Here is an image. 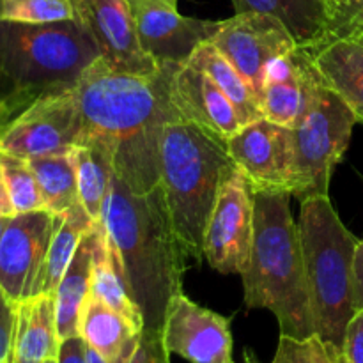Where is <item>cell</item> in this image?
I'll list each match as a JSON object with an SVG mask.
<instances>
[{
	"label": "cell",
	"instance_id": "cell-1",
	"mask_svg": "<svg viewBox=\"0 0 363 363\" xmlns=\"http://www.w3.org/2000/svg\"><path fill=\"white\" fill-rule=\"evenodd\" d=\"M172 69L162 66L155 74H130L98 59L73 87L80 142L101 138L110 144L113 172L133 194H149L160 184L162 131L167 123L181 119L170 103Z\"/></svg>",
	"mask_w": 363,
	"mask_h": 363
},
{
	"label": "cell",
	"instance_id": "cell-2",
	"mask_svg": "<svg viewBox=\"0 0 363 363\" xmlns=\"http://www.w3.org/2000/svg\"><path fill=\"white\" fill-rule=\"evenodd\" d=\"M101 223L121 262L144 330H162L167 308L183 293L186 254L174 233L162 186L138 195L112 174Z\"/></svg>",
	"mask_w": 363,
	"mask_h": 363
},
{
	"label": "cell",
	"instance_id": "cell-3",
	"mask_svg": "<svg viewBox=\"0 0 363 363\" xmlns=\"http://www.w3.org/2000/svg\"><path fill=\"white\" fill-rule=\"evenodd\" d=\"M289 191L254 190L255 230L250 264L241 275L247 308L273 312L280 335H315L301 250L300 227Z\"/></svg>",
	"mask_w": 363,
	"mask_h": 363
},
{
	"label": "cell",
	"instance_id": "cell-4",
	"mask_svg": "<svg viewBox=\"0 0 363 363\" xmlns=\"http://www.w3.org/2000/svg\"><path fill=\"white\" fill-rule=\"evenodd\" d=\"M236 163L225 142L195 124L170 121L160 144V186L174 233L190 261L204 259V233L220 190Z\"/></svg>",
	"mask_w": 363,
	"mask_h": 363
},
{
	"label": "cell",
	"instance_id": "cell-5",
	"mask_svg": "<svg viewBox=\"0 0 363 363\" xmlns=\"http://www.w3.org/2000/svg\"><path fill=\"white\" fill-rule=\"evenodd\" d=\"M99 59L77 20L53 23L0 21V80L23 105L73 89Z\"/></svg>",
	"mask_w": 363,
	"mask_h": 363
},
{
	"label": "cell",
	"instance_id": "cell-6",
	"mask_svg": "<svg viewBox=\"0 0 363 363\" xmlns=\"http://www.w3.org/2000/svg\"><path fill=\"white\" fill-rule=\"evenodd\" d=\"M298 227L315 335L342 350L354 315L353 261L358 240L344 225L328 195L301 201Z\"/></svg>",
	"mask_w": 363,
	"mask_h": 363
},
{
	"label": "cell",
	"instance_id": "cell-7",
	"mask_svg": "<svg viewBox=\"0 0 363 363\" xmlns=\"http://www.w3.org/2000/svg\"><path fill=\"white\" fill-rule=\"evenodd\" d=\"M357 123L353 110L323 84L303 119L293 128V197L305 201L328 195L332 174L346 155Z\"/></svg>",
	"mask_w": 363,
	"mask_h": 363
},
{
	"label": "cell",
	"instance_id": "cell-8",
	"mask_svg": "<svg viewBox=\"0 0 363 363\" xmlns=\"http://www.w3.org/2000/svg\"><path fill=\"white\" fill-rule=\"evenodd\" d=\"M254 188L240 167L220 190L204 233V259L223 275H243L250 264L255 230Z\"/></svg>",
	"mask_w": 363,
	"mask_h": 363
},
{
	"label": "cell",
	"instance_id": "cell-9",
	"mask_svg": "<svg viewBox=\"0 0 363 363\" xmlns=\"http://www.w3.org/2000/svg\"><path fill=\"white\" fill-rule=\"evenodd\" d=\"M82 123L73 89L32 101L0 130V149L20 158L67 152L80 142Z\"/></svg>",
	"mask_w": 363,
	"mask_h": 363
},
{
	"label": "cell",
	"instance_id": "cell-10",
	"mask_svg": "<svg viewBox=\"0 0 363 363\" xmlns=\"http://www.w3.org/2000/svg\"><path fill=\"white\" fill-rule=\"evenodd\" d=\"M57 215L48 209L16 213L0 240V287L14 301L41 294L43 272Z\"/></svg>",
	"mask_w": 363,
	"mask_h": 363
},
{
	"label": "cell",
	"instance_id": "cell-11",
	"mask_svg": "<svg viewBox=\"0 0 363 363\" xmlns=\"http://www.w3.org/2000/svg\"><path fill=\"white\" fill-rule=\"evenodd\" d=\"M74 20L98 48L110 69L130 74H155L160 67L142 48L137 18L130 0H71Z\"/></svg>",
	"mask_w": 363,
	"mask_h": 363
},
{
	"label": "cell",
	"instance_id": "cell-12",
	"mask_svg": "<svg viewBox=\"0 0 363 363\" xmlns=\"http://www.w3.org/2000/svg\"><path fill=\"white\" fill-rule=\"evenodd\" d=\"M209 43L243 74L257 98L268 64L298 48L289 30L277 18L262 13H236L229 20L220 21Z\"/></svg>",
	"mask_w": 363,
	"mask_h": 363
},
{
	"label": "cell",
	"instance_id": "cell-13",
	"mask_svg": "<svg viewBox=\"0 0 363 363\" xmlns=\"http://www.w3.org/2000/svg\"><path fill=\"white\" fill-rule=\"evenodd\" d=\"M227 152L254 190H284L293 195V130L261 119L245 124L227 140Z\"/></svg>",
	"mask_w": 363,
	"mask_h": 363
},
{
	"label": "cell",
	"instance_id": "cell-14",
	"mask_svg": "<svg viewBox=\"0 0 363 363\" xmlns=\"http://www.w3.org/2000/svg\"><path fill=\"white\" fill-rule=\"evenodd\" d=\"M162 335L170 354L190 363L233 362L230 319L201 307L184 293L170 300Z\"/></svg>",
	"mask_w": 363,
	"mask_h": 363
},
{
	"label": "cell",
	"instance_id": "cell-15",
	"mask_svg": "<svg viewBox=\"0 0 363 363\" xmlns=\"http://www.w3.org/2000/svg\"><path fill=\"white\" fill-rule=\"evenodd\" d=\"M323 78L314 64L312 52L298 46L268 64L262 82V117L293 130L311 108Z\"/></svg>",
	"mask_w": 363,
	"mask_h": 363
},
{
	"label": "cell",
	"instance_id": "cell-16",
	"mask_svg": "<svg viewBox=\"0 0 363 363\" xmlns=\"http://www.w3.org/2000/svg\"><path fill=\"white\" fill-rule=\"evenodd\" d=\"M169 92L170 103L181 121L195 124L225 144L243 128L236 106L225 92L190 62L174 66Z\"/></svg>",
	"mask_w": 363,
	"mask_h": 363
},
{
	"label": "cell",
	"instance_id": "cell-17",
	"mask_svg": "<svg viewBox=\"0 0 363 363\" xmlns=\"http://www.w3.org/2000/svg\"><path fill=\"white\" fill-rule=\"evenodd\" d=\"M133 11L142 48L158 66L188 62L197 46L211 41L220 27V21L183 16L169 7L138 6Z\"/></svg>",
	"mask_w": 363,
	"mask_h": 363
},
{
	"label": "cell",
	"instance_id": "cell-18",
	"mask_svg": "<svg viewBox=\"0 0 363 363\" xmlns=\"http://www.w3.org/2000/svg\"><path fill=\"white\" fill-rule=\"evenodd\" d=\"M59 344L53 294H39L16 303L11 363L57 360Z\"/></svg>",
	"mask_w": 363,
	"mask_h": 363
},
{
	"label": "cell",
	"instance_id": "cell-19",
	"mask_svg": "<svg viewBox=\"0 0 363 363\" xmlns=\"http://www.w3.org/2000/svg\"><path fill=\"white\" fill-rule=\"evenodd\" d=\"M323 84L340 96L363 123V45L335 39L311 50Z\"/></svg>",
	"mask_w": 363,
	"mask_h": 363
},
{
	"label": "cell",
	"instance_id": "cell-20",
	"mask_svg": "<svg viewBox=\"0 0 363 363\" xmlns=\"http://www.w3.org/2000/svg\"><path fill=\"white\" fill-rule=\"evenodd\" d=\"M98 225H92L82 238L69 266L64 272L55 293V315L59 339L78 335V319L84 301L91 294L92 255H94Z\"/></svg>",
	"mask_w": 363,
	"mask_h": 363
},
{
	"label": "cell",
	"instance_id": "cell-21",
	"mask_svg": "<svg viewBox=\"0 0 363 363\" xmlns=\"http://www.w3.org/2000/svg\"><path fill=\"white\" fill-rule=\"evenodd\" d=\"M236 13L277 18L298 46L315 50L326 43V0H233Z\"/></svg>",
	"mask_w": 363,
	"mask_h": 363
},
{
	"label": "cell",
	"instance_id": "cell-22",
	"mask_svg": "<svg viewBox=\"0 0 363 363\" xmlns=\"http://www.w3.org/2000/svg\"><path fill=\"white\" fill-rule=\"evenodd\" d=\"M78 335L108 360H117L140 340L142 332L123 314L89 294L78 319Z\"/></svg>",
	"mask_w": 363,
	"mask_h": 363
},
{
	"label": "cell",
	"instance_id": "cell-23",
	"mask_svg": "<svg viewBox=\"0 0 363 363\" xmlns=\"http://www.w3.org/2000/svg\"><path fill=\"white\" fill-rule=\"evenodd\" d=\"M96 225H98V240H96L94 255H92L91 294L123 314L131 325L144 332V318L128 289V284L121 272L119 257L106 236L101 220L96 222Z\"/></svg>",
	"mask_w": 363,
	"mask_h": 363
},
{
	"label": "cell",
	"instance_id": "cell-24",
	"mask_svg": "<svg viewBox=\"0 0 363 363\" xmlns=\"http://www.w3.org/2000/svg\"><path fill=\"white\" fill-rule=\"evenodd\" d=\"M78 201L94 222L103 216L113 174V149L101 138H87L73 147Z\"/></svg>",
	"mask_w": 363,
	"mask_h": 363
},
{
	"label": "cell",
	"instance_id": "cell-25",
	"mask_svg": "<svg viewBox=\"0 0 363 363\" xmlns=\"http://www.w3.org/2000/svg\"><path fill=\"white\" fill-rule=\"evenodd\" d=\"M188 62L191 66L199 67L201 71H204L223 92H225L227 98L233 101V105L236 106L238 116H240L241 124H250L254 121L261 119L262 110L259 105V98L255 94L254 89L250 87L247 80H245L243 74L229 62V59L220 53V50L216 48L211 43H202L201 46H197L194 53H191L190 60Z\"/></svg>",
	"mask_w": 363,
	"mask_h": 363
},
{
	"label": "cell",
	"instance_id": "cell-26",
	"mask_svg": "<svg viewBox=\"0 0 363 363\" xmlns=\"http://www.w3.org/2000/svg\"><path fill=\"white\" fill-rule=\"evenodd\" d=\"M84 206L80 202L67 209L66 213L57 215V225L53 230L52 241H50L48 255H46L45 272H43L41 294H53L64 272L69 266L82 238L89 229L94 225Z\"/></svg>",
	"mask_w": 363,
	"mask_h": 363
},
{
	"label": "cell",
	"instance_id": "cell-27",
	"mask_svg": "<svg viewBox=\"0 0 363 363\" xmlns=\"http://www.w3.org/2000/svg\"><path fill=\"white\" fill-rule=\"evenodd\" d=\"M41 188L45 208L60 215L73 208L78 201L77 163L73 149L57 155L35 156L28 160Z\"/></svg>",
	"mask_w": 363,
	"mask_h": 363
},
{
	"label": "cell",
	"instance_id": "cell-28",
	"mask_svg": "<svg viewBox=\"0 0 363 363\" xmlns=\"http://www.w3.org/2000/svg\"><path fill=\"white\" fill-rule=\"evenodd\" d=\"M0 169H2L4 183H6L14 213L46 209L41 188H39V183L35 179V174L28 160L0 149Z\"/></svg>",
	"mask_w": 363,
	"mask_h": 363
},
{
	"label": "cell",
	"instance_id": "cell-29",
	"mask_svg": "<svg viewBox=\"0 0 363 363\" xmlns=\"http://www.w3.org/2000/svg\"><path fill=\"white\" fill-rule=\"evenodd\" d=\"M73 18L71 0H0V21L53 23Z\"/></svg>",
	"mask_w": 363,
	"mask_h": 363
},
{
	"label": "cell",
	"instance_id": "cell-30",
	"mask_svg": "<svg viewBox=\"0 0 363 363\" xmlns=\"http://www.w3.org/2000/svg\"><path fill=\"white\" fill-rule=\"evenodd\" d=\"M272 363H346L342 350L325 342L321 337L293 339L280 335Z\"/></svg>",
	"mask_w": 363,
	"mask_h": 363
},
{
	"label": "cell",
	"instance_id": "cell-31",
	"mask_svg": "<svg viewBox=\"0 0 363 363\" xmlns=\"http://www.w3.org/2000/svg\"><path fill=\"white\" fill-rule=\"evenodd\" d=\"M335 39L363 45V0H326V43Z\"/></svg>",
	"mask_w": 363,
	"mask_h": 363
},
{
	"label": "cell",
	"instance_id": "cell-32",
	"mask_svg": "<svg viewBox=\"0 0 363 363\" xmlns=\"http://www.w3.org/2000/svg\"><path fill=\"white\" fill-rule=\"evenodd\" d=\"M130 363H170L162 330H144Z\"/></svg>",
	"mask_w": 363,
	"mask_h": 363
},
{
	"label": "cell",
	"instance_id": "cell-33",
	"mask_svg": "<svg viewBox=\"0 0 363 363\" xmlns=\"http://www.w3.org/2000/svg\"><path fill=\"white\" fill-rule=\"evenodd\" d=\"M14 323H16V303L0 287V363L11 362Z\"/></svg>",
	"mask_w": 363,
	"mask_h": 363
},
{
	"label": "cell",
	"instance_id": "cell-34",
	"mask_svg": "<svg viewBox=\"0 0 363 363\" xmlns=\"http://www.w3.org/2000/svg\"><path fill=\"white\" fill-rule=\"evenodd\" d=\"M346 363H363V311H357L347 325L342 344Z\"/></svg>",
	"mask_w": 363,
	"mask_h": 363
},
{
	"label": "cell",
	"instance_id": "cell-35",
	"mask_svg": "<svg viewBox=\"0 0 363 363\" xmlns=\"http://www.w3.org/2000/svg\"><path fill=\"white\" fill-rule=\"evenodd\" d=\"M57 363H87V344L80 335L60 340Z\"/></svg>",
	"mask_w": 363,
	"mask_h": 363
},
{
	"label": "cell",
	"instance_id": "cell-36",
	"mask_svg": "<svg viewBox=\"0 0 363 363\" xmlns=\"http://www.w3.org/2000/svg\"><path fill=\"white\" fill-rule=\"evenodd\" d=\"M353 307L363 311V240H358L353 261Z\"/></svg>",
	"mask_w": 363,
	"mask_h": 363
},
{
	"label": "cell",
	"instance_id": "cell-37",
	"mask_svg": "<svg viewBox=\"0 0 363 363\" xmlns=\"http://www.w3.org/2000/svg\"><path fill=\"white\" fill-rule=\"evenodd\" d=\"M135 347H137V346H135ZM135 347L128 350L126 353H124L123 357L117 358V360H108V358H105L103 354H99L98 351H94L92 347L87 346V363H130L131 354H133Z\"/></svg>",
	"mask_w": 363,
	"mask_h": 363
},
{
	"label": "cell",
	"instance_id": "cell-38",
	"mask_svg": "<svg viewBox=\"0 0 363 363\" xmlns=\"http://www.w3.org/2000/svg\"><path fill=\"white\" fill-rule=\"evenodd\" d=\"M16 215L13 209V204H11L9 194H7L6 183H4L2 169H0V216H13Z\"/></svg>",
	"mask_w": 363,
	"mask_h": 363
},
{
	"label": "cell",
	"instance_id": "cell-39",
	"mask_svg": "<svg viewBox=\"0 0 363 363\" xmlns=\"http://www.w3.org/2000/svg\"><path fill=\"white\" fill-rule=\"evenodd\" d=\"M131 7L138 6H156V7H169V9H177V0H130Z\"/></svg>",
	"mask_w": 363,
	"mask_h": 363
},
{
	"label": "cell",
	"instance_id": "cell-40",
	"mask_svg": "<svg viewBox=\"0 0 363 363\" xmlns=\"http://www.w3.org/2000/svg\"><path fill=\"white\" fill-rule=\"evenodd\" d=\"M9 218H11V216H0V240H2L4 230H6L7 223H9Z\"/></svg>",
	"mask_w": 363,
	"mask_h": 363
},
{
	"label": "cell",
	"instance_id": "cell-41",
	"mask_svg": "<svg viewBox=\"0 0 363 363\" xmlns=\"http://www.w3.org/2000/svg\"><path fill=\"white\" fill-rule=\"evenodd\" d=\"M245 363H259V362L255 360V357L250 353V351H247V353H245Z\"/></svg>",
	"mask_w": 363,
	"mask_h": 363
},
{
	"label": "cell",
	"instance_id": "cell-42",
	"mask_svg": "<svg viewBox=\"0 0 363 363\" xmlns=\"http://www.w3.org/2000/svg\"><path fill=\"white\" fill-rule=\"evenodd\" d=\"M48 363H57V360H52V362H48Z\"/></svg>",
	"mask_w": 363,
	"mask_h": 363
},
{
	"label": "cell",
	"instance_id": "cell-43",
	"mask_svg": "<svg viewBox=\"0 0 363 363\" xmlns=\"http://www.w3.org/2000/svg\"><path fill=\"white\" fill-rule=\"evenodd\" d=\"M4 363H11V362H4Z\"/></svg>",
	"mask_w": 363,
	"mask_h": 363
},
{
	"label": "cell",
	"instance_id": "cell-44",
	"mask_svg": "<svg viewBox=\"0 0 363 363\" xmlns=\"http://www.w3.org/2000/svg\"><path fill=\"white\" fill-rule=\"evenodd\" d=\"M230 363H234V362H230Z\"/></svg>",
	"mask_w": 363,
	"mask_h": 363
}]
</instances>
